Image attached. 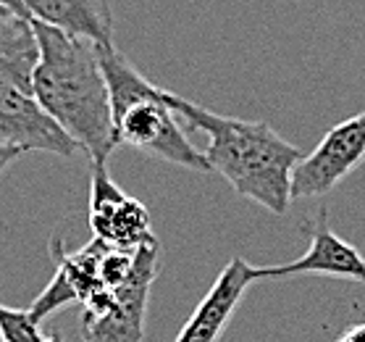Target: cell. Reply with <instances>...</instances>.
Instances as JSON below:
<instances>
[{
    "label": "cell",
    "instance_id": "cell-15",
    "mask_svg": "<svg viewBox=\"0 0 365 342\" xmlns=\"http://www.w3.org/2000/svg\"><path fill=\"white\" fill-rule=\"evenodd\" d=\"M336 342H349V340H347V334H341V337H339Z\"/></svg>",
    "mask_w": 365,
    "mask_h": 342
},
{
    "label": "cell",
    "instance_id": "cell-8",
    "mask_svg": "<svg viewBox=\"0 0 365 342\" xmlns=\"http://www.w3.org/2000/svg\"><path fill=\"white\" fill-rule=\"evenodd\" d=\"M310 248L299 258L282 263V266H255V279H287L299 274H321V276H339L363 282L365 279V258L360 256L355 245H349L329 226V211L321 208L316 218L307 224Z\"/></svg>",
    "mask_w": 365,
    "mask_h": 342
},
{
    "label": "cell",
    "instance_id": "cell-14",
    "mask_svg": "<svg viewBox=\"0 0 365 342\" xmlns=\"http://www.w3.org/2000/svg\"><path fill=\"white\" fill-rule=\"evenodd\" d=\"M347 340L349 342H365V324H357V326H352V329H347Z\"/></svg>",
    "mask_w": 365,
    "mask_h": 342
},
{
    "label": "cell",
    "instance_id": "cell-6",
    "mask_svg": "<svg viewBox=\"0 0 365 342\" xmlns=\"http://www.w3.org/2000/svg\"><path fill=\"white\" fill-rule=\"evenodd\" d=\"M90 226L95 240L108 248H140L155 240L145 203L126 195L108 174L106 164H92Z\"/></svg>",
    "mask_w": 365,
    "mask_h": 342
},
{
    "label": "cell",
    "instance_id": "cell-17",
    "mask_svg": "<svg viewBox=\"0 0 365 342\" xmlns=\"http://www.w3.org/2000/svg\"><path fill=\"white\" fill-rule=\"evenodd\" d=\"M0 342H6V340H3V332H0Z\"/></svg>",
    "mask_w": 365,
    "mask_h": 342
},
{
    "label": "cell",
    "instance_id": "cell-4",
    "mask_svg": "<svg viewBox=\"0 0 365 342\" xmlns=\"http://www.w3.org/2000/svg\"><path fill=\"white\" fill-rule=\"evenodd\" d=\"M160 242L150 240L137 248V261L129 279L113 287V306L106 313H84L82 340L84 342H142L145 313L153 282L158 279Z\"/></svg>",
    "mask_w": 365,
    "mask_h": 342
},
{
    "label": "cell",
    "instance_id": "cell-16",
    "mask_svg": "<svg viewBox=\"0 0 365 342\" xmlns=\"http://www.w3.org/2000/svg\"><path fill=\"white\" fill-rule=\"evenodd\" d=\"M3 14H9V9H3V6H0V16H3Z\"/></svg>",
    "mask_w": 365,
    "mask_h": 342
},
{
    "label": "cell",
    "instance_id": "cell-3",
    "mask_svg": "<svg viewBox=\"0 0 365 342\" xmlns=\"http://www.w3.org/2000/svg\"><path fill=\"white\" fill-rule=\"evenodd\" d=\"M95 51L108 84L110 126L116 148L126 145L190 171H210L202 151H197L182 132L179 119L168 103V90L142 76L140 69L124 53L116 51V45L95 42Z\"/></svg>",
    "mask_w": 365,
    "mask_h": 342
},
{
    "label": "cell",
    "instance_id": "cell-7",
    "mask_svg": "<svg viewBox=\"0 0 365 342\" xmlns=\"http://www.w3.org/2000/svg\"><path fill=\"white\" fill-rule=\"evenodd\" d=\"M0 145L21 153L42 151L71 159L79 148L53 119L40 109L32 92L0 84Z\"/></svg>",
    "mask_w": 365,
    "mask_h": 342
},
{
    "label": "cell",
    "instance_id": "cell-13",
    "mask_svg": "<svg viewBox=\"0 0 365 342\" xmlns=\"http://www.w3.org/2000/svg\"><path fill=\"white\" fill-rule=\"evenodd\" d=\"M0 6H3V9H9V11H14V14H19V16H26L24 3H21V0H0ZM26 19H29V16H26Z\"/></svg>",
    "mask_w": 365,
    "mask_h": 342
},
{
    "label": "cell",
    "instance_id": "cell-2",
    "mask_svg": "<svg viewBox=\"0 0 365 342\" xmlns=\"http://www.w3.org/2000/svg\"><path fill=\"white\" fill-rule=\"evenodd\" d=\"M168 103L176 119H184L207 137L202 156L210 171L224 176L237 195L263 206L274 216L287 213L292 171L305 156L297 145L287 142L266 121L221 116L174 92H168Z\"/></svg>",
    "mask_w": 365,
    "mask_h": 342
},
{
    "label": "cell",
    "instance_id": "cell-11",
    "mask_svg": "<svg viewBox=\"0 0 365 342\" xmlns=\"http://www.w3.org/2000/svg\"><path fill=\"white\" fill-rule=\"evenodd\" d=\"M0 332L6 342H45L40 321H34L29 308H9L0 306Z\"/></svg>",
    "mask_w": 365,
    "mask_h": 342
},
{
    "label": "cell",
    "instance_id": "cell-9",
    "mask_svg": "<svg viewBox=\"0 0 365 342\" xmlns=\"http://www.w3.org/2000/svg\"><path fill=\"white\" fill-rule=\"evenodd\" d=\"M252 282H257L255 266H250L245 258L229 261L174 342H218Z\"/></svg>",
    "mask_w": 365,
    "mask_h": 342
},
{
    "label": "cell",
    "instance_id": "cell-5",
    "mask_svg": "<svg viewBox=\"0 0 365 342\" xmlns=\"http://www.w3.org/2000/svg\"><path fill=\"white\" fill-rule=\"evenodd\" d=\"M365 159V111L331 126L316 151L299 159L292 171V201L321 198L355 171Z\"/></svg>",
    "mask_w": 365,
    "mask_h": 342
},
{
    "label": "cell",
    "instance_id": "cell-1",
    "mask_svg": "<svg viewBox=\"0 0 365 342\" xmlns=\"http://www.w3.org/2000/svg\"><path fill=\"white\" fill-rule=\"evenodd\" d=\"M37 37V66L32 71V95L76 148L92 164L108 166L116 151L110 126L108 84L98 64L95 42L74 37L56 26L32 21Z\"/></svg>",
    "mask_w": 365,
    "mask_h": 342
},
{
    "label": "cell",
    "instance_id": "cell-10",
    "mask_svg": "<svg viewBox=\"0 0 365 342\" xmlns=\"http://www.w3.org/2000/svg\"><path fill=\"white\" fill-rule=\"evenodd\" d=\"M26 16L90 42L113 45L110 0H21Z\"/></svg>",
    "mask_w": 365,
    "mask_h": 342
},
{
    "label": "cell",
    "instance_id": "cell-18",
    "mask_svg": "<svg viewBox=\"0 0 365 342\" xmlns=\"http://www.w3.org/2000/svg\"><path fill=\"white\" fill-rule=\"evenodd\" d=\"M363 282H365V279H363Z\"/></svg>",
    "mask_w": 365,
    "mask_h": 342
},
{
    "label": "cell",
    "instance_id": "cell-12",
    "mask_svg": "<svg viewBox=\"0 0 365 342\" xmlns=\"http://www.w3.org/2000/svg\"><path fill=\"white\" fill-rule=\"evenodd\" d=\"M71 303H79L76 301V292L71 290V284L66 282V276L56 268V274H53L50 284L37 295V301L32 303L29 313H32L34 321H45L53 311L63 308V306H71Z\"/></svg>",
    "mask_w": 365,
    "mask_h": 342
}]
</instances>
